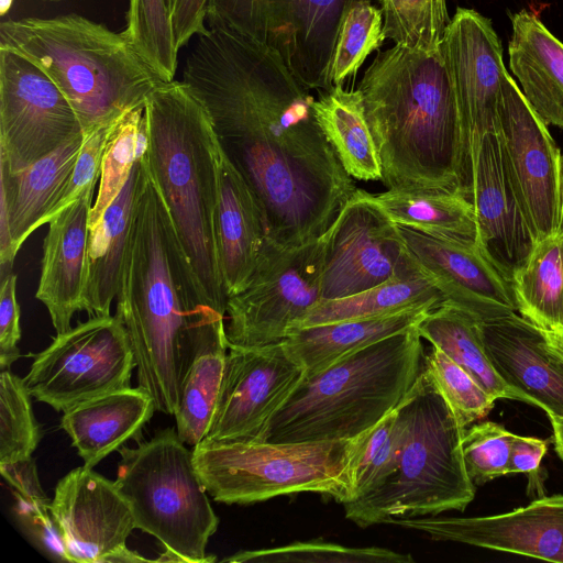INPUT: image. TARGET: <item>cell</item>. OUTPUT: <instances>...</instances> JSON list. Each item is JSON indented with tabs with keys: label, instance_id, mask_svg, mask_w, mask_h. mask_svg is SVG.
Masks as SVG:
<instances>
[{
	"label": "cell",
	"instance_id": "cell-39",
	"mask_svg": "<svg viewBox=\"0 0 563 563\" xmlns=\"http://www.w3.org/2000/svg\"><path fill=\"white\" fill-rule=\"evenodd\" d=\"M399 448L400 426L396 407L360 437L351 464L347 503L371 494L388 479L396 468Z\"/></svg>",
	"mask_w": 563,
	"mask_h": 563
},
{
	"label": "cell",
	"instance_id": "cell-30",
	"mask_svg": "<svg viewBox=\"0 0 563 563\" xmlns=\"http://www.w3.org/2000/svg\"><path fill=\"white\" fill-rule=\"evenodd\" d=\"M420 336L462 366L494 399L530 405L532 400L509 386L496 372L487 354L479 320L468 311L443 302L417 324Z\"/></svg>",
	"mask_w": 563,
	"mask_h": 563
},
{
	"label": "cell",
	"instance_id": "cell-12",
	"mask_svg": "<svg viewBox=\"0 0 563 563\" xmlns=\"http://www.w3.org/2000/svg\"><path fill=\"white\" fill-rule=\"evenodd\" d=\"M135 368L128 333L114 316L90 317L35 355L23 378L32 395L56 411L130 386Z\"/></svg>",
	"mask_w": 563,
	"mask_h": 563
},
{
	"label": "cell",
	"instance_id": "cell-18",
	"mask_svg": "<svg viewBox=\"0 0 563 563\" xmlns=\"http://www.w3.org/2000/svg\"><path fill=\"white\" fill-rule=\"evenodd\" d=\"M69 562H151L125 545L136 528L133 514L115 486L92 468L79 466L60 478L51 500Z\"/></svg>",
	"mask_w": 563,
	"mask_h": 563
},
{
	"label": "cell",
	"instance_id": "cell-6",
	"mask_svg": "<svg viewBox=\"0 0 563 563\" xmlns=\"http://www.w3.org/2000/svg\"><path fill=\"white\" fill-rule=\"evenodd\" d=\"M417 325L305 375L273 417L262 441L352 440L394 410L424 365Z\"/></svg>",
	"mask_w": 563,
	"mask_h": 563
},
{
	"label": "cell",
	"instance_id": "cell-34",
	"mask_svg": "<svg viewBox=\"0 0 563 563\" xmlns=\"http://www.w3.org/2000/svg\"><path fill=\"white\" fill-rule=\"evenodd\" d=\"M511 286L519 314L543 330L563 328V236L537 241Z\"/></svg>",
	"mask_w": 563,
	"mask_h": 563
},
{
	"label": "cell",
	"instance_id": "cell-11",
	"mask_svg": "<svg viewBox=\"0 0 563 563\" xmlns=\"http://www.w3.org/2000/svg\"><path fill=\"white\" fill-rule=\"evenodd\" d=\"M324 241L285 246L267 238L246 284L227 301L228 346H262L284 341L321 300Z\"/></svg>",
	"mask_w": 563,
	"mask_h": 563
},
{
	"label": "cell",
	"instance_id": "cell-9",
	"mask_svg": "<svg viewBox=\"0 0 563 563\" xmlns=\"http://www.w3.org/2000/svg\"><path fill=\"white\" fill-rule=\"evenodd\" d=\"M360 437L287 443L203 439L192 449V462L202 485L218 503L250 505L317 493L345 504Z\"/></svg>",
	"mask_w": 563,
	"mask_h": 563
},
{
	"label": "cell",
	"instance_id": "cell-54",
	"mask_svg": "<svg viewBox=\"0 0 563 563\" xmlns=\"http://www.w3.org/2000/svg\"><path fill=\"white\" fill-rule=\"evenodd\" d=\"M49 1H60V0H49Z\"/></svg>",
	"mask_w": 563,
	"mask_h": 563
},
{
	"label": "cell",
	"instance_id": "cell-20",
	"mask_svg": "<svg viewBox=\"0 0 563 563\" xmlns=\"http://www.w3.org/2000/svg\"><path fill=\"white\" fill-rule=\"evenodd\" d=\"M398 227L419 268L434 283L444 302L468 311L478 320L518 312L511 283L477 243H464Z\"/></svg>",
	"mask_w": 563,
	"mask_h": 563
},
{
	"label": "cell",
	"instance_id": "cell-32",
	"mask_svg": "<svg viewBox=\"0 0 563 563\" xmlns=\"http://www.w3.org/2000/svg\"><path fill=\"white\" fill-rule=\"evenodd\" d=\"M372 196L397 225L438 238L477 243L474 208L462 192L393 188Z\"/></svg>",
	"mask_w": 563,
	"mask_h": 563
},
{
	"label": "cell",
	"instance_id": "cell-44",
	"mask_svg": "<svg viewBox=\"0 0 563 563\" xmlns=\"http://www.w3.org/2000/svg\"><path fill=\"white\" fill-rule=\"evenodd\" d=\"M423 360L424 369L464 428L494 408L496 399L440 349L431 345Z\"/></svg>",
	"mask_w": 563,
	"mask_h": 563
},
{
	"label": "cell",
	"instance_id": "cell-3",
	"mask_svg": "<svg viewBox=\"0 0 563 563\" xmlns=\"http://www.w3.org/2000/svg\"><path fill=\"white\" fill-rule=\"evenodd\" d=\"M357 90L387 189L464 195L463 130L441 47L379 51Z\"/></svg>",
	"mask_w": 563,
	"mask_h": 563
},
{
	"label": "cell",
	"instance_id": "cell-35",
	"mask_svg": "<svg viewBox=\"0 0 563 563\" xmlns=\"http://www.w3.org/2000/svg\"><path fill=\"white\" fill-rule=\"evenodd\" d=\"M0 473L12 487L13 512L25 536L52 560L69 562L62 531L51 510V500L41 486L35 461L30 457L0 463Z\"/></svg>",
	"mask_w": 563,
	"mask_h": 563
},
{
	"label": "cell",
	"instance_id": "cell-48",
	"mask_svg": "<svg viewBox=\"0 0 563 563\" xmlns=\"http://www.w3.org/2000/svg\"><path fill=\"white\" fill-rule=\"evenodd\" d=\"M209 0H167L175 42L180 49L196 35L207 30Z\"/></svg>",
	"mask_w": 563,
	"mask_h": 563
},
{
	"label": "cell",
	"instance_id": "cell-27",
	"mask_svg": "<svg viewBox=\"0 0 563 563\" xmlns=\"http://www.w3.org/2000/svg\"><path fill=\"white\" fill-rule=\"evenodd\" d=\"M147 173L144 154L134 163L119 195L98 223L89 229L81 310L90 317L109 316L117 297L135 203Z\"/></svg>",
	"mask_w": 563,
	"mask_h": 563
},
{
	"label": "cell",
	"instance_id": "cell-40",
	"mask_svg": "<svg viewBox=\"0 0 563 563\" xmlns=\"http://www.w3.org/2000/svg\"><path fill=\"white\" fill-rule=\"evenodd\" d=\"M223 562L255 563H413L410 554L389 549L345 547L322 540L295 541L285 545L240 551Z\"/></svg>",
	"mask_w": 563,
	"mask_h": 563
},
{
	"label": "cell",
	"instance_id": "cell-1",
	"mask_svg": "<svg viewBox=\"0 0 563 563\" xmlns=\"http://www.w3.org/2000/svg\"><path fill=\"white\" fill-rule=\"evenodd\" d=\"M183 81L254 192L268 239L298 246L321 238L357 188L317 121L310 89L272 51L208 25Z\"/></svg>",
	"mask_w": 563,
	"mask_h": 563
},
{
	"label": "cell",
	"instance_id": "cell-51",
	"mask_svg": "<svg viewBox=\"0 0 563 563\" xmlns=\"http://www.w3.org/2000/svg\"><path fill=\"white\" fill-rule=\"evenodd\" d=\"M550 346L563 357V328L544 330Z\"/></svg>",
	"mask_w": 563,
	"mask_h": 563
},
{
	"label": "cell",
	"instance_id": "cell-50",
	"mask_svg": "<svg viewBox=\"0 0 563 563\" xmlns=\"http://www.w3.org/2000/svg\"><path fill=\"white\" fill-rule=\"evenodd\" d=\"M552 426V440L554 442L555 451L563 462V418L548 416Z\"/></svg>",
	"mask_w": 563,
	"mask_h": 563
},
{
	"label": "cell",
	"instance_id": "cell-7",
	"mask_svg": "<svg viewBox=\"0 0 563 563\" xmlns=\"http://www.w3.org/2000/svg\"><path fill=\"white\" fill-rule=\"evenodd\" d=\"M400 448L395 471L371 494L343 504L358 527L391 519L464 511L476 486L467 475L464 428L423 368L397 406Z\"/></svg>",
	"mask_w": 563,
	"mask_h": 563
},
{
	"label": "cell",
	"instance_id": "cell-46",
	"mask_svg": "<svg viewBox=\"0 0 563 563\" xmlns=\"http://www.w3.org/2000/svg\"><path fill=\"white\" fill-rule=\"evenodd\" d=\"M115 125H106L84 135V142L73 172L65 183L56 203L43 218L41 225L76 201L89 189H95L100 179L102 157L109 135Z\"/></svg>",
	"mask_w": 563,
	"mask_h": 563
},
{
	"label": "cell",
	"instance_id": "cell-5",
	"mask_svg": "<svg viewBox=\"0 0 563 563\" xmlns=\"http://www.w3.org/2000/svg\"><path fill=\"white\" fill-rule=\"evenodd\" d=\"M0 48L25 57L52 79L84 135L145 108L163 81L122 33L76 13L2 21Z\"/></svg>",
	"mask_w": 563,
	"mask_h": 563
},
{
	"label": "cell",
	"instance_id": "cell-52",
	"mask_svg": "<svg viewBox=\"0 0 563 563\" xmlns=\"http://www.w3.org/2000/svg\"><path fill=\"white\" fill-rule=\"evenodd\" d=\"M561 236H563V155H562V197H561V221H560V229L559 233Z\"/></svg>",
	"mask_w": 563,
	"mask_h": 563
},
{
	"label": "cell",
	"instance_id": "cell-29",
	"mask_svg": "<svg viewBox=\"0 0 563 563\" xmlns=\"http://www.w3.org/2000/svg\"><path fill=\"white\" fill-rule=\"evenodd\" d=\"M433 308L437 307L423 305L378 317L301 328L291 331L284 342L306 375H311L362 347L416 327Z\"/></svg>",
	"mask_w": 563,
	"mask_h": 563
},
{
	"label": "cell",
	"instance_id": "cell-10",
	"mask_svg": "<svg viewBox=\"0 0 563 563\" xmlns=\"http://www.w3.org/2000/svg\"><path fill=\"white\" fill-rule=\"evenodd\" d=\"M356 1L209 0L206 23L261 44L308 89L327 90L339 31Z\"/></svg>",
	"mask_w": 563,
	"mask_h": 563
},
{
	"label": "cell",
	"instance_id": "cell-42",
	"mask_svg": "<svg viewBox=\"0 0 563 563\" xmlns=\"http://www.w3.org/2000/svg\"><path fill=\"white\" fill-rule=\"evenodd\" d=\"M24 379L9 368L0 375V463L32 457L42 430L32 409Z\"/></svg>",
	"mask_w": 563,
	"mask_h": 563
},
{
	"label": "cell",
	"instance_id": "cell-45",
	"mask_svg": "<svg viewBox=\"0 0 563 563\" xmlns=\"http://www.w3.org/2000/svg\"><path fill=\"white\" fill-rule=\"evenodd\" d=\"M515 435L493 421L474 423L465 429L463 459L467 475L475 486L508 475Z\"/></svg>",
	"mask_w": 563,
	"mask_h": 563
},
{
	"label": "cell",
	"instance_id": "cell-13",
	"mask_svg": "<svg viewBox=\"0 0 563 563\" xmlns=\"http://www.w3.org/2000/svg\"><path fill=\"white\" fill-rule=\"evenodd\" d=\"M322 238V299L352 296L422 273L399 227L365 190L354 191Z\"/></svg>",
	"mask_w": 563,
	"mask_h": 563
},
{
	"label": "cell",
	"instance_id": "cell-47",
	"mask_svg": "<svg viewBox=\"0 0 563 563\" xmlns=\"http://www.w3.org/2000/svg\"><path fill=\"white\" fill-rule=\"evenodd\" d=\"M16 275L1 277L0 289V366L9 368L20 356V306L16 300Z\"/></svg>",
	"mask_w": 563,
	"mask_h": 563
},
{
	"label": "cell",
	"instance_id": "cell-41",
	"mask_svg": "<svg viewBox=\"0 0 563 563\" xmlns=\"http://www.w3.org/2000/svg\"><path fill=\"white\" fill-rule=\"evenodd\" d=\"M383 30L395 45L431 52L449 24L445 0H380Z\"/></svg>",
	"mask_w": 563,
	"mask_h": 563
},
{
	"label": "cell",
	"instance_id": "cell-14",
	"mask_svg": "<svg viewBox=\"0 0 563 563\" xmlns=\"http://www.w3.org/2000/svg\"><path fill=\"white\" fill-rule=\"evenodd\" d=\"M82 133L71 104L36 65L0 48V166L11 173Z\"/></svg>",
	"mask_w": 563,
	"mask_h": 563
},
{
	"label": "cell",
	"instance_id": "cell-31",
	"mask_svg": "<svg viewBox=\"0 0 563 563\" xmlns=\"http://www.w3.org/2000/svg\"><path fill=\"white\" fill-rule=\"evenodd\" d=\"M313 110L345 172L358 180L380 181V161L360 91L343 86L319 90Z\"/></svg>",
	"mask_w": 563,
	"mask_h": 563
},
{
	"label": "cell",
	"instance_id": "cell-37",
	"mask_svg": "<svg viewBox=\"0 0 563 563\" xmlns=\"http://www.w3.org/2000/svg\"><path fill=\"white\" fill-rule=\"evenodd\" d=\"M121 33L162 80H174L179 49L167 0H130Z\"/></svg>",
	"mask_w": 563,
	"mask_h": 563
},
{
	"label": "cell",
	"instance_id": "cell-8",
	"mask_svg": "<svg viewBox=\"0 0 563 563\" xmlns=\"http://www.w3.org/2000/svg\"><path fill=\"white\" fill-rule=\"evenodd\" d=\"M185 444L175 428H166L135 448L121 446L114 483L136 528L164 547L155 561L213 562L206 548L219 518Z\"/></svg>",
	"mask_w": 563,
	"mask_h": 563
},
{
	"label": "cell",
	"instance_id": "cell-21",
	"mask_svg": "<svg viewBox=\"0 0 563 563\" xmlns=\"http://www.w3.org/2000/svg\"><path fill=\"white\" fill-rule=\"evenodd\" d=\"M477 245L511 283L537 241L506 172L497 132L485 134L476 152L470 191Z\"/></svg>",
	"mask_w": 563,
	"mask_h": 563
},
{
	"label": "cell",
	"instance_id": "cell-49",
	"mask_svg": "<svg viewBox=\"0 0 563 563\" xmlns=\"http://www.w3.org/2000/svg\"><path fill=\"white\" fill-rule=\"evenodd\" d=\"M549 441L533 438L515 435L511 455L508 466V474L525 473L529 475L530 488L533 483L538 490L542 486L540 478V466L543 456L548 451Z\"/></svg>",
	"mask_w": 563,
	"mask_h": 563
},
{
	"label": "cell",
	"instance_id": "cell-15",
	"mask_svg": "<svg viewBox=\"0 0 563 563\" xmlns=\"http://www.w3.org/2000/svg\"><path fill=\"white\" fill-rule=\"evenodd\" d=\"M547 126L507 71L497 135L506 172L536 241L558 234L561 221L562 154Z\"/></svg>",
	"mask_w": 563,
	"mask_h": 563
},
{
	"label": "cell",
	"instance_id": "cell-22",
	"mask_svg": "<svg viewBox=\"0 0 563 563\" xmlns=\"http://www.w3.org/2000/svg\"><path fill=\"white\" fill-rule=\"evenodd\" d=\"M479 328L499 376L548 416L563 418V357L544 330L518 312L479 320Z\"/></svg>",
	"mask_w": 563,
	"mask_h": 563
},
{
	"label": "cell",
	"instance_id": "cell-53",
	"mask_svg": "<svg viewBox=\"0 0 563 563\" xmlns=\"http://www.w3.org/2000/svg\"><path fill=\"white\" fill-rule=\"evenodd\" d=\"M11 3H12V0H0L1 15H4L9 11Z\"/></svg>",
	"mask_w": 563,
	"mask_h": 563
},
{
	"label": "cell",
	"instance_id": "cell-43",
	"mask_svg": "<svg viewBox=\"0 0 563 563\" xmlns=\"http://www.w3.org/2000/svg\"><path fill=\"white\" fill-rule=\"evenodd\" d=\"M383 13L371 0H358L346 12L330 67L332 86L354 78L369 54L385 41Z\"/></svg>",
	"mask_w": 563,
	"mask_h": 563
},
{
	"label": "cell",
	"instance_id": "cell-4",
	"mask_svg": "<svg viewBox=\"0 0 563 563\" xmlns=\"http://www.w3.org/2000/svg\"><path fill=\"white\" fill-rule=\"evenodd\" d=\"M144 115L150 173L205 294L225 316L214 229L219 144L210 118L183 80L161 81Z\"/></svg>",
	"mask_w": 563,
	"mask_h": 563
},
{
	"label": "cell",
	"instance_id": "cell-25",
	"mask_svg": "<svg viewBox=\"0 0 563 563\" xmlns=\"http://www.w3.org/2000/svg\"><path fill=\"white\" fill-rule=\"evenodd\" d=\"M219 144V143H218ZM216 242L228 298L249 283L268 238L265 220L251 187L218 146Z\"/></svg>",
	"mask_w": 563,
	"mask_h": 563
},
{
	"label": "cell",
	"instance_id": "cell-36",
	"mask_svg": "<svg viewBox=\"0 0 563 563\" xmlns=\"http://www.w3.org/2000/svg\"><path fill=\"white\" fill-rule=\"evenodd\" d=\"M228 347H217L197 356L189 368L174 413L183 442L195 446L207 435L218 401Z\"/></svg>",
	"mask_w": 563,
	"mask_h": 563
},
{
	"label": "cell",
	"instance_id": "cell-38",
	"mask_svg": "<svg viewBox=\"0 0 563 563\" xmlns=\"http://www.w3.org/2000/svg\"><path fill=\"white\" fill-rule=\"evenodd\" d=\"M146 147L144 108L132 110L113 126L102 157L98 194L89 217L93 228L124 186Z\"/></svg>",
	"mask_w": 563,
	"mask_h": 563
},
{
	"label": "cell",
	"instance_id": "cell-2",
	"mask_svg": "<svg viewBox=\"0 0 563 563\" xmlns=\"http://www.w3.org/2000/svg\"><path fill=\"white\" fill-rule=\"evenodd\" d=\"M115 298V316L131 343L139 387L152 396L156 410L174 416L197 356L229 346L224 314L205 294L148 166Z\"/></svg>",
	"mask_w": 563,
	"mask_h": 563
},
{
	"label": "cell",
	"instance_id": "cell-33",
	"mask_svg": "<svg viewBox=\"0 0 563 563\" xmlns=\"http://www.w3.org/2000/svg\"><path fill=\"white\" fill-rule=\"evenodd\" d=\"M444 298L423 273L394 278L352 296L321 299L313 305L294 330L331 322L364 319L429 305L438 307Z\"/></svg>",
	"mask_w": 563,
	"mask_h": 563
},
{
	"label": "cell",
	"instance_id": "cell-19",
	"mask_svg": "<svg viewBox=\"0 0 563 563\" xmlns=\"http://www.w3.org/2000/svg\"><path fill=\"white\" fill-rule=\"evenodd\" d=\"M388 523L459 542L552 562H563V494L542 496L511 511L483 517H416Z\"/></svg>",
	"mask_w": 563,
	"mask_h": 563
},
{
	"label": "cell",
	"instance_id": "cell-28",
	"mask_svg": "<svg viewBox=\"0 0 563 563\" xmlns=\"http://www.w3.org/2000/svg\"><path fill=\"white\" fill-rule=\"evenodd\" d=\"M511 25L509 67L523 97L547 125L563 128V43L527 10Z\"/></svg>",
	"mask_w": 563,
	"mask_h": 563
},
{
	"label": "cell",
	"instance_id": "cell-23",
	"mask_svg": "<svg viewBox=\"0 0 563 563\" xmlns=\"http://www.w3.org/2000/svg\"><path fill=\"white\" fill-rule=\"evenodd\" d=\"M79 133L26 168L11 173L0 166V267L12 272L26 239L38 229L69 178L84 142Z\"/></svg>",
	"mask_w": 563,
	"mask_h": 563
},
{
	"label": "cell",
	"instance_id": "cell-16",
	"mask_svg": "<svg viewBox=\"0 0 563 563\" xmlns=\"http://www.w3.org/2000/svg\"><path fill=\"white\" fill-rule=\"evenodd\" d=\"M306 375L284 341L230 346L208 441H262L273 417Z\"/></svg>",
	"mask_w": 563,
	"mask_h": 563
},
{
	"label": "cell",
	"instance_id": "cell-24",
	"mask_svg": "<svg viewBox=\"0 0 563 563\" xmlns=\"http://www.w3.org/2000/svg\"><path fill=\"white\" fill-rule=\"evenodd\" d=\"M95 189H89L48 222L35 297L46 307L56 334L69 330L81 310L89 217Z\"/></svg>",
	"mask_w": 563,
	"mask_h": 563
},
{
	"label": "cell",
	"instance_id": "cell-17",
	"mask_svg": "<svg viewBox=\"0 0 563 563\" xmlns=\"http://www.w3.org/2000/svg\"><path fill=\"white\" fill-rule=\"evenodd\" d=\"M441 52L455 91L464 142V195L468 198L478 144L497 132L501 86L507 69L489 19L457 8L444 31Z\"/></svg>",
	"mask_w": 563,
	"mask_h": 563
},
{
	"label": "cell",
	"instance_id": "cell-26",
	"mask_svg": "<svg viewBox=\"0 0 563 563\" xmlns=\"http://www.w3.org/2000/svg\"><path fill=\"white\" fill-rule=\"evenodd\" d=\"M156 410L142 387H125L93 397L64 411L60 428L92 468L124 442L141 434Z\"/></svg>",
	"mask_w": 563,
	"mask_h": 563
}]
</instances>
